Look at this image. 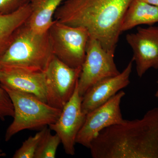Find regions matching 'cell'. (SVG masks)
<instances>
[{
  "instance_id": "obj_1",
  "label": "cell",
  "mask_w": 158,
  "mask_h": 158,
  "mask_svg": "<svg viewBox=\"0 0 158 158\" xmlns=\"http://www.w3.org/2000/svg\"><path fill=\"white\" fill-rule=\"evenodd\" d=\"M89 148L94 158H158V107L106 128Z\"/></svg>"
},
{
  "instance_id": "obj_2",
  "label": "cell",
  "mask_w": 158,
  "mask_h": 158,
  "mask_svg": "<svg viewBox=\"0 0 158 158\" xmlns=\"http://www.w3.org/2000/svg\"><path fill=\"white\" fill-rule=\"evenodd\" d=\"M133 0H65L54 19L82 27L106 50L115 52L125 15Z\"/></svg>"
},
{
  "instance_id": "obj_3",
  "label": "cell",
  "mask_w": 158,
  "mask_h": 158,
  "mask_svg": "<svg viewBox=\"0 0 158 158\" xmlns=\"http://www.w3.org/2000/svg\"><path fill=\"white\" fill-rule=\"evenodd\" d=\"M53 56L48 31L37 33L26 23L0 57V65L44 72Z\"/></svg>"
},
{
  "instance_id": "obj_4",
  "label": "cell",
  "mask_w": 158,
  "mask_h": 158,
  "mask_svg": "<svg viewBox=\"0 0 158 158\" xmlns=\"http://www.w3.org/2000/svg\"><path fill=\"white\" fill-rule=\"evenodd\" d=\"M3 88L11 98L14 112L13 121L6 131V141L23 130L42 129L59 118L62 110L52 106L35 95Z\"/></svg>"
},
{
  "instance_id": "obj_5",
  "label": "cell",
  "mask_w": 158,
  "mask_h": 158,
  "mask_svg": "<svg viewBox=\"0 0 158 158\" xmlns=\"http://www.w3.org/2000/svg\"><path fill=\"white\" fill-rule=\"evenodd\" d=\"M48 32L54 56L72 68L81 67L89 38L87 30L54 19Z\"/></svg>"
},
{
  "instance_id": "obj_6",
  "label": "cell",
  "mask_w": 158,
  "mask_h": 158,
  "mask_svg": "<svg viewBox=\"0 0 158 158\" xmlns=\"http://www.w3.org/2000/svg\"><path fill=\"white\" fill-rule=\"evenodd\" d=\"M114 53L104 48L97 40L89 37L78 81L81 96L97 82L120 73L114 61Z\"/></svg>"
},
{
  "instance_id": "obj_7",
  "label": "cell",
  "mask_w": 158,
  "mask_h": 158,
  "mask_svg": "<svg viewBox=\"0 0 158 158\" xmlns=\"http://www.w3.org/2000/svg\"><path fill=\"white\" fill-rule=\"evenodd\" d=\"M81 67L73 68L54 56L44 71L47 103L62 110L73 95Z\"/></svg>"
},
{
  "instance_id": "obj_8",
  "label": "cell",
  "mask_w": 158,
  "mask_h": 158,
  "mask_svg": "<svg viewBox=\"0 0 158 158\" xmlns=\"http://www.w3.org/2000/svg\"><path fill=\"white\" fill-rule=\"evenodd\" d=\"M125 95L124 91L120 90L106 102L88 113L77 136L76 143L89 148L91 142L103 130L124 121L120 105Z\"/></svg>"
},
{
  "instance_id": "obj_9",
  "label": "cell",
  "mask_w": 158,
  "mask_h": 158,
  "mask_svg": "<svg viewBox=\"0 0 158 158\" xmlns=\"http://www.w3.org/2000/svg\"><path fill=\"white\" fill-rule=\"evenodd\" d=\"M82 100L77 83L73 95L63 107L59 118L49 126L51 130L59 136L65 152L69 155L74 156L75 153L77 136L86 118V115L82 110Z\"/></svg>"
},
{
  "instance_id": "obj_10",
  "label": "cell",
  "mask_w": 158,
  "mask_h": 158,
  "mask_svg": "<svg viewBox=\"0 0 158 158\" xmlns=\"http://www.w3.org/2000/svg\"><path fill=\"white\" fill-rule=\"evenodd\" d=\"M126 39L132 49L138 77L150 68L158 69V27H138L135 33L127 34Z\"/></svg>"
},
{
  "instance_id": "obj_11",
  "label": "cell",
  "mask_w": 158,
  "mask_h": 158,
  "mask_svg": "<svg viewBox=\"0 0 158 158\" xmlns=\"http://www.w3.org/2000/svg\"><path fill=\"white\" fill-rule=\"evenodd\" d=\"M0 84L3 88L31 94L47 103L44 72L0 65Z\"/></svg>"
},
{
  "instance_id": "obj_12",
  "label": "cell",
  "mask_w": 158,
  "mask_h": 158,
  "mask_svg": "<svg viewBox=\"0 0 158 158\" xmlns=\"http://www.w3.org/2000/svg\"><path fill=\"white\" fill-rule=\"evenodd\" d=\"M133 62L132 60L130 61L124 70L118 75L103 79L88 89L83 96V113L87 115L106 102L120 90L129 85Z\"/></svg>"
},
{
  "instance_id": "obj_13",
  "label": "cell",
  "mask_w": 158,
  "mask_h": 158,
  "mask_svg": "<svg viewBox=\"0 0 158 158\" xmlns=\"http://www.w3.org/2000/svg\"><path fill=\"white\" fill-rule=\"evenodd\" d=\"M63 0H31V12L26 24L38 33L48 32L56 11Z\"/></svg>"
},
{
  "instance_id": "obj_14",
  "label": "cell",
  "mask_w": 158,
  "mask_h": 158,
  "mask_svg": "<svg viewBox=\"0 0 158 158\" xmlns=\"http://www.w3.org/2000/svg\"><path fill=\"white\" fill-rule=\"evenodd\" d=\"M31 12L30 2L13 13L0 14V57L9 47L18 30L27 22Z\"/></svg>"
},
{
  "instance_id": "obj_15",
  "label": "cell",
  "mask_w": 158,
  "mask_h": 158,
  "mask_svg": "<svg viewBox=\"0 0 158 158\" xmlns=\"http://www.w3.org/2000/svg\"><path fill=\"white\" fill-rule=\"evenodd\" d=\"M158 23V7L143 2L133 0L125 15L121 32L142 24L152 26Z\"/></svg>"
},
{
  "instance_id": "obj_16",
  "label": "cell",
  "mask_w": 158,
  "mask_h": 158,
  "mask_svg": "<svg viewBox=\"0 0 158 158\" xmlns=\"http://www.w3.org/2000/svg\"><path fill=\"white\" fill-rule=\"evenodd\" d=\"M60 143L61 139L58 135H52L50 129H48L38 146L34 158H56Z\"/></svg>"
},
{
  "instance_id": "obj_17",
  "label": "cell",
  "mask_w": 158,
  "mask_h": 158,
  "mask_svg": "<svg viewBox=\"0 0 158 158\" xmlns=\"http://www.w3.org/2000/svg\"><path fill=\"white\" fill-rule=\"evenodd\" d=\"M48 128L45 127L34 136H30L23 143L21 147L17 150L13 155V158H34L41 140Z\"/></svg>"
},
{
  "instance_id": "obj_18",
  "label": "cell",
  "mask_w": 158,
  "mask_h": 158,
  "mask_svg": "<svg viewBox=\"0 0 158 158\" xmlns=\"http://www.w3.org/2000/svg\"><path fill=\"white\" fill-rule=\"evenodd\" d=\"M14 107L9 94L0 84V119L4 121L7 116H14Z\"/></svg>"
},
{
  "instance_id": "obj_19",
  "label": "cell",
  "mask_w": 158,
  "mask_h": 158,
  "mask_svg": "<svg viewBox=\"0 0 158 158\" xmlns=\"http://www.w3.org/2000/svg\"><path fill=\"white\" fill-rule=\"evenodd\" d=\"M31 0H0V14L13 13L31 2Z\"/></svg>"
},
{
  "instance_id": "obj_20",
  "label": "cell",
  "mask_w": 158,
  "mask_h": 158,
  "mask_svg": "<svg viewBox=\"0 0 158 158\" xmlns=\"http://www.w3.org/2000/svg\"><path fill=\"white\" fill-rule=\"evenodd\" d=\"M151 5L158 7V0H141Z\"/></svg>"
},
{
  "instance_id": "obj_21",
  "label": "cell",
  "mask_w": 158,
  "mask_h": 158,
  "mask_svg": "<svg viewBox=\"0 0 158 158\" xmlns=\"http://www.w3.org/2000/svg\"><path fill=\"white\" fill-rule=\"evenodd\" d=\"M6 156V154L5 153L3 152L2 150H0V157L5 156Z\"/></svg>"
},
{
  "instance_id": "obj_22",
  "label": "cell",
  "mask_w": 158,
  "mask_h": 158,
  "mask_svg": "<svg viewBox=\"0 0 158 158\" xmlns=\"http://www.w3.org/2000/svg\"><path fill=\"white\" fill-rule=\"evenodd\" d=\"M157 84L158 85V81H157ZM155 96L156 97V98H157L158 99V88L157 90L156 91V94H155Z\"/></svg>"
}]
</instances>
